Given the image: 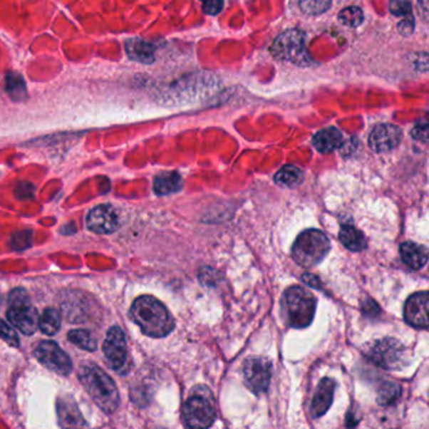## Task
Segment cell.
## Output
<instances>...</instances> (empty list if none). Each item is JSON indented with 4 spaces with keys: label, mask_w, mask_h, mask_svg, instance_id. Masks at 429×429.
Instances as JSON below:
<instances>
[{
    "label": "cell",
    "mask_w": 429,
    "mask_h": 429,
    "mask_svg": "<svg viewBox=\"0 0 429 429\" xmlns=\"http://www.w3.org/2000/svg\"><path fill=\"white\" fill-rule=\"evenodd\" d=\"M338 239L353 252H361L366 248V239L361 232L353 226H343L338 232Z\"/></svg>",
    "instance_id": "cell-20"
},
{
    "label": "cell",
    "mask_w": 429,
    "mask_h": 429,
    "mask_svg": "<svg viewBox=\"0 0 429 429\" xmlns=\"http://www.w3.org/2000/svg\"><path fill=\"white\" fill-rule=\"evenodd\" d=\"M80 381L86 392L106 413H113L118 407L120 396L115 381L97 365L81 366Z\"/></svg>",
    "instance_id": "cell-3"
},
{
    "label": "cell",
    "mask_w": 429,
    "mask_h": 429,
    "mask_svg": "<svg viewBox=\"0 0 429 429\" xmlns=\"http://www.w3.org/2000/svg\"><path fill=\"white\" fill-rule=\"evenodd\" d=\"M57 417L63 429H86V420L78 409L77 403L70 396L59 397L57 400Z\"/></svg>",
    "instance_id": "cell-15"
},
{
    "label": "cell",
    "mask_w": 429,
    "mask_h": 429,
    "mask_svg": "<svg viewBox=\"0 0 429 429\" xmlns=\"http://www.w3.org/2000/svg\"><path fill=\"white\" fill-rule=\"evenodd\" d=\"M312 143L315 149L320 153H331L343 144V135L336 128H328L319 131Z\"/></svg>",
    "instance_id": "cell-19"
},
{
    "label": "cell",
    "mask_w": 429,
    "mask_h": 429,
    "mask_svg": "<svg viewBox=\"0 0 429 429\" xmlns=\"http://www.w3.org/2000/svg\"><path fill=\"white\" fill-rule=\"evenodd\" d=\"M428 292H417L410 296L404 306V319L410 326L428 328Z\"/></svg>",
    "instance_id": "cell-13"
},
{
    "label": "cell",
    "mask_w": 429,
    "mask_h": 429,
    "mask_svg": "<svg viewBox=\"0 0 429 429\" xmlns=\"http://www.w3.org/2000/svg\"><path fill=\"white\" fill-rule=\"evenodd\" d=\"M305 33L291 29L276 38L271 52L276 58L289 61L295 65L309 66L311 62L310 54L306 51Z\"/></svg>",
    "instance_id": "cell-7"
},
{
    "label": "cell",
    "mask_w": 429,
    "mask_h": 429,
    "mask_svg": "<svg viewBox=\"0 0 429 429\" xmlns=\"http://www.w3.org/2000/svg\"><path fill=\"white\" fill-rule=\"evenodd\" d=\"M103 354L113 371L123 373L128 368L129 350L126 336L118 326H113L108 330V336L103 343Z\"/></svg>",
    "instance_id": "cell-10"
},
{
    "label": "cell",
    "mask_w": 429,
    "mask_h": 429,
    "mask_svg": "<svg viewBox=\"0 0 429 429\" xmlns=\"http://www.w3.org/2000/svg\"><path fill=\"white\" fill-rule=\"evenodd\" d=\"M402 130L396 125H379L371 131L369 145L376 153H386L396 149L402 141Z\"/></svg>",
    "instance_id": "cell-14"
},
{
    "label": "cell",
    "mask_w": 429,
    "mask_h": 429,
    "mask_svg": "<svg viewBox=\"0 0 429 429\" xmlns=\"http://www.w3.org/2000/svg\"><path fill=\"white\" fill-rule=\"evenodd\" d=\"M304 179V174L302 170L299 167H294V165H286L282 167L274 177V180L279 185L282 187H287V188H292L299 185Z\"/></svg>",
    "instance_id": "cell-23"
},
{
    "label": "cell",
    "mask_w": 429,
    "mask_h": 429,
    "mask_svg": "<svg viewBox=\"0 0 429 429\" xmlns=\"http://www.w3.org/2000/svg\"><path fill=\"white\" fill-rule=\"evenodd\" d=\"M6 317L11 326L18 329L24 335H32L39 329L38 311L36 307H33L27 292L23 289L11 291Z\"/></svg>",
    "instance_id": "cell-6"
},
{
    "label": "cell",
    "mask_w": 429,
    "mask_h": 429,
    "mask_svg": "<svg viewBox=\"0 0 429 429\" xmlns=\"http://www.w3.org/2000/svg\"><path fill=\"white\" fill-rule=\"evenodd\" d=\"M87 228L98 234H110L118 227L116 210L108 204H101L90 210L86 218Z\"/></svg>",
    "instance_id": "cell-12"
},
{
    "label": "cell",
    "mask_w": 429,
    "mask_h": 429,
    "mask_svg": "<svg viewBox=\"0 0 429 429\" xmlns=\"http://www.w3.org/2000/svg\"><path fill=\"white\" fill-rule=\"evenodd\" d=\"M224 6L223 1H205L203 3V11L208 16H217L219 14Z\"/></svg>",
    "instance_id": "cell-33"
},
{
    "label": "cell",
    "mask_w": 429,
    "mask_h": 429,
    "mask_svg": "<svg viewBox=\"0 0 429 429\" xmlns=\"http://www.w3.org/2000/svg\"><path fill=\"white\" fill-rule=\"evenodd\" d=\"M125 47L130 59H133L135 62L150 65L155 61V48L148 41L140 38H131L126 42Z\"/></svg>",
    "instance_id": "cell-17"
},
{
    "label": "cell",
    "mask_w": 429,
    "mask_h": 429,
    "mask_svg": "<svg viewBox=\"0 0 429 429\" xmlns=\"http://www.w3.org/2000/svg\"><path fill=\"white\" fill-rule=\"evenodd\" d=\"M338 21L346 27H359L364 21V13L359 6H348L338 13Z\"/></svg>",
    "instance_id": "cell-26"
},
{
    "label": "cell",
    "mask_w": 429,
    "mask_h": 429,
    "mask_svg": "<svg viewBox=\"0 0 429 429\" xmlns=\"http://www.w3.org/2000/svg\"><path fill=\"white\" fill-rule=\"evenodd\" d=\"M36 358L49 371L59 376H68L72 371V361L70 356L59 348L54 341H42L36 348Z\"/></svg>",
    "instance_id": "cell-11"
},
{
    "label": "cell",
    "mask_w": 429,
    "mask_h": 429,
    "mask_svg": "<svg viewBox=\"0 0 429 429\" xmlns=\"http://www.w3.org/2000/svg\"><path fill=\"white\" fill-rule=\"evenodd\" d=\"M330 252V241L325 233L317 229L302 232L296 238L292 247V257L297 264L305 269L315 267Z\"/></svg>",
    "instance_id": "cell-4"
},
{
    "label": "cell",
    "mask_w": 429,
    "mask_h": 429,
    "mask_svg": "<svg viewBox=\"0 0 429 429\" xmlns=\"http://www.w3.org/2000/svg\"><path fill=\"white\" fill-rule=\"evenodd\" d=\"M11 244L14 249H24L29 247L31 244V233L29 232H22V233H16L11 238Z\"/></svg>",
    "instance_id": "cell-31"
},
{
    "label": "cell",
    "mask_w": 429,
    "mask_h": 429,
    "mask_svg": "<svg viewBox=\"0 0 429 429\" xmlns=\"http://www.w3.org/2000/svg\"><path fill=\"white\" fill-rule=\"evenodd\" d=\"M133 321L150 338H165L175 328V321L165 305L153 296H140L130 309Z\"/></svg>",
    "instance_id": "cell-1"
},
{
    "label": "cell",
    "mask_w": 429,
    "mask_h": 429,
    "mask_svg": "<svg viewBox=\"0 0 429 429\" xmlns=\"http://www.w3.org/2000/svg\"><path fill=\"white\" fill-rule=\"evenodd\" d=\"M410 9H412L410 3L404 1V0H398V1H391L389 3V11L394 16H408V14H410Z\"/></svg>",
    "instance_id": "cell-30"
},
{
    "label": "cell",
    "mask_w": 429,
    "mask_h": 429,
    "mask_svg": "<svg viewBox=\"0 0 429 429\" xmlns=\"http://www.w3.org/2000/svg\"><path fill=\"white\" fill-rule=\"evenodd\" d=\"M366 356L371 363L386 371H399L409 363L408 350L397 338L376 340L366 349Z\"/></svg>",
    "instance_id": "cell-5"
},
{
    "label": "cell",
    "mask_w": 429,
    "mask_h": 429,
    "mask_svg": "<svg viewBox=\"0 0 429 429\" xmlns=\"http://www.w3.org/2000/svg\"><path fill=\"white\" fill-rule=\"evenodd\" d=\"M71 343H75L81 349L87 351H95L97 349V341L87 330H72L68 334Z\"/></svg>",
    "instance_id": "cell-25"
},
{
    "label": "cell",
    "mask_w": 429,
    "mask_h": 429,
    "mask_svg": "<svg viewBox=\"0 0 429 429\" xmlns=\"http://www.w3.org/2000/svg\"><path fill=\"white\" fill-rule=\"evenodd\" d=\"M59 326H61L59 312L54 309L44 310L42 316L39 317V329L42 330V333L52 336L54 334L58 333Z\"/></svg>",
    "instance_id": "cell-24"
},
{
    "label": "cell",
    "mask_w": 429,
    "mask_h": 429,
    "mask_svg": "<svg viewBox=\"0 0 429 429\" xmlns=\"http://www.w3.org/2000/svg\"><path fill=\"white\" fill-rule=\"evenodd\" d=\"M182 417L185 429H210L214 424L217 414L210 399L193 396L184 404Z\"/></svg>",
    "instance_id": "cell-8"
},
{
    "label": "cell",
    "mask_w": 429,
    "mask_h": 429,
    "mask_svg": "<svg viewBox=\"0 0 429 429\" xmlns=\"http://www.w3.org/2000/svg\"><path fill=\"white\" fill-rule=\"evenodd\" d=\"M335 388L336 381L331 378H324L320 381L311 404V414L314 418H320L330 409L333 404Z\"/></svg>",
    "instance_id": "cell-16"
},
{
    "label": "cell",
    "mask_w": 429,
    "mask_h": 429,
    "mask_svg": "<svg viewBox=\"0 0 429 429\" xmlns=\"http://www.w3.org/2000/svg\"><path fill=\"white\" fill-rule=\"evenodd\" d=\"M0 338H3L6 343H9L13 348L19 346V338L14 329H11L6 321L0 319Z\"/></svg>",
    "instance_id": "cell-29"
},
{
    "label": "cell",
    "mask_w": 429,
    "mask_h": 429,
    "mask_svg": "<svg viewBox=\"0 0 429 429\" xmlns=\"http://www.w3.org/2000/svg\"><path fill=\"white\" fill-rule=\"evenodd\" d=\"M398 29H399V32L403 36H409V34H412L414 29V18L413 16H410V18H404L402 22L398 24Z\"/></svg>",
    "instance_id": "cell-34"
},
{
    "label": "cell",
    "mask_w": 429,
    "mask_h": 429,
    "mask_svg": "<svg viewBox=\"0 0 429 429\" xmlns=\"http://www.w3.org/2000/svg\"><path fill=\"white\" fill-rule=\"evenodd\" d=\"M243 376L248 389L261 396L269 391L272 378V363L262 356H254L246 360L243 366Z\"/></svg>",
    "instance_id": "cell-9"
},
{
    "label": "cell",
    "mask_w": 429,
    "mask_h": 429,
    "mask_svg": "<svg viewBox=\"0 0 429 429\" xmlns=\"http://www.w3.org/2000/svg\"><path fill=\"white\" fill-rule=\"evenodd\" d=\"M182 188V177L175 172H161L154 180V190L159 195L177 193Z\"/></svg>",
    "instance_id": "cell-21"
},
{
    "label": "cell",
    "mask_w": 429,
    "mask_h": 429,
    "mask_svg": "<svg viewBox=\"0 0 429 429\" xmlns=\"http://www.w3.org/2000/svg\"><path fill=\"white\" fill-rule=\"evenodd\" d=\"M400 394H402V386L393 381H386L384 384H381L378 391L376 402L381 407H388L397 402Z\"/></svg>",
    "instance_id": "cell-22"
},
{
    "label": "cell",
    "mask_w": 429,
    "mask_h": 429,
    "mask_svg": "<svg viewBox=\"0 0 429 429\" xmlns=\"http://www.w3.org/2000/svg\"><path fill=\"white\" fill-rule=\"evenodd\" d=\"M316 305V297L311 292L300 286H291L284 291L281 300L284 324L292 329L307 328L315 317Z\"/></svg>",
    "instance_id": "cell-2"
},
{
    "label": "cell",
    "mask_w": 429,
    "mask_h": 429,
    "mask_svg": "<svg viewBox=\"0 0 429 429\" xmlns=\"http://www.w3.org/2000/svg\"><path fill=\"white\" fill-rule=\"evenodd\" d=\"M300 6L301 9L307 14L316 16V14L328 11L329 8L331 6V3L322 1V0H306V1H301Z\"/></svg>",
    "instance_id": "cell-28"
},
{
    "label": "cell",
    "mask_w": 429,
    "mask_h": 429,
    "mask_svg": "<svg viewBox=\"0 0 429 429\" xmlns=\"http://www.w3.org/2000/svg\"><path fill=\"white\" fill-rule=\"evenodd\" d=\"M302 279L305 281V284L311 286L314 289H319V286H320V281H319V279L315 277V276H312V274H304Z\"/></svg>",
    "instance_id": "cell-35"
},
{
    "label": "cell",
    "mask_w": 429,
    "mask_h": 429,
    "mask_svg": "<svg viewBox=\"0 0 429 429\" xmlns=\"http://www.w3.org/2000/svg\"><path fill=\"white\" fill-rule=\"evenodd\" d=\"M400 256H402L403 262L412 269H422L428 261L427 248L413 243V242L403 243L400 246Z\"/></svg>",
    "instance_id": "cell-18"
},
{
    "label": "cell",
    "mask_w": 429,
    "mask_h": 429,
    "mask_svg": "<svg viewBox=\"0 0 429 429\" xmlns=\"http://www.w3.org/2000/svg\"><path fill=\"white\" fill-rule=\"evenodd\" d=\"M6 90L11 93L13 98H21L22 93L26 92L24 81L22 77L16 73H11L6 78Z\"/></svg>",
    "instance_id": "cell-27"
},
{
    "label": "cell",
    "mask_w": 429,
    "mask_h": 429,
    "mask_svg": "<svg viewBox=\"0 0 429 429\" xmlns=\"http://www.w3.org/2000/svg\"><path fill=\"white\" fill-rule=\"evenodd\" d=\"M412 136L422 143H427L428 141V124L425 121L419 123L412 131Z\"/></svg>",
    "instance_id": "cell-32"
}]
</instances>
